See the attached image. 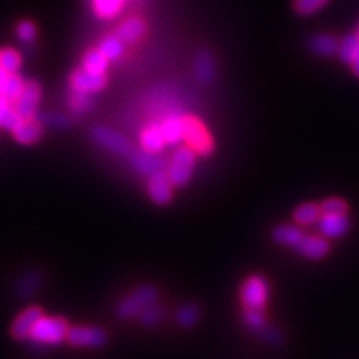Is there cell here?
<instances>
[{
  "mask_svg": "<svg viewBox=\"0 0 359 359\" xmlns=\"http://www.w3.org/2000/svg\"><path fill=\"white\" fill-rule=\"evenodd\" d=\"M356 35H358V36H359V27H358V33H356Z\"/></svg>",
  "mask_w": 359,
  "mask_h": 359,
  "instance_id": "obj_42",
  "label": "cell"
},
{
  "mask_svg": "<svg viewBox=\"0 0 359 359\" xmlns=\"http://www.w3.org/2000/svg\"><path fill=\"white\" fill-rule=\"evenodd\" d=\"M261 335L265 339V341H268L269 344H278L280 340H282V334H280L276 328H271V327H266Z\"/></svg>",
  "mask_w": 359,
  "mask_h": 359,
  "instance_id": "obj_39",
  "label": "cell"
},
{
  "mask_svg": "<svg viewBox=\"0 0 359 359\" xmlns=\"http://www.w3.org/2000/svg\"><path fill=\"white\" fill-rule=\"evenodd\" d=\"M130 163L135 171L145 177H151L156 172L166 171L168 161L159 153H149V151H133L130 156Z\"/></svg>",
  "mask_w": 359,
  "mask_h": 359,
  "instance_id": "obj_8",
  "label": "cell"
},
{
  "mask_svg": "<svg viewBox=\"0 0 359 359\" xmlns=\"http://www.w3.org/2000/svg\"><path fill=\"white\" fill-rule=\"evenodd\" d=\"M69 330L71 327L65 319L57 316H45L43 314L30 332L27 341L38 347L57 346L62 341L67 340Z\"/></svg>",
  "mask_w": 359,
  "mask_h": 359,
  "instance_id": "obj_2",
  "label": "cell"
},
{
  "mask_svg": "<svg viewBox=\"0 0 359 359\" xmlns=\"http://www.w3.org/2000/svg\"><path fill=\"white\" fill-rule=\"evenodd\" d=\"M41 125H47L55 129H66L71 125L69 117H66L65 114H60V112H43V114L35 117Z\"/></svg>",
  "mask_w": 359,
  "mask_h": 359,
  "instance_id": "obj_35",
  "label": "cell"
},
{
  "mask_svg": "<svg viewBox=\"0 0 359 359\" xmlns=\"http://www.w3.org/2000/svg\"><path fill=\"white\" fill-rule=\"evenodd\" d=\"M306 237V232L298 224H280L273 231V240L285 247H290L292 250Z\"/></svg>",
  "mask_w": 359,
  "mask_h": 359,
  "instance_id": "obj_16",
  "label": "cell"
},
{
  "mask_svg": "<svg viewBox=\"0 0 359 359\" xmlns=\"http://www.w3.org/2000/svg\"><path fill=\"white\" fill-rule=\"evenodd\" d=\"M43 316V311L39 307H29L22 310L11 327V332H13L14 339L17 340H27L30 332L35 328L38 320Z\"/></svg>",
  "mask_w": 359,
  "mask_h": 359,
  "instance_id": "obj_14",
  "label": "cell"
},
{
  "mask_svg": "<svg viewBox=\"0 0 359 359\" xmlns=\"http://www.w3.org/2000/svg\"><path fill=\"white\" fill-rule=\"evenodd\" d=\"M17 36L21 42L30 43V42L35 41V38H36V29L30 21H22V22H20L18 27H17Z\"/></svg>",
  "mask_w": 359,
  "mask_h": 359,
  "instance_id": "obj_38",
  "label": "cell"
},
{
  "mask_svg": "<svg viewBox=\"0 0 359 359\" xmlns=\"http://www.w3.org/2000/svg\"><path fill=\"white\" fill-rule=\"evenodd\" d=\"M322 216L320 205L314 204V202H306L294 211V222L301 228L311 226V224L318 223Z\"/></svg>",
  "mask_w": 359,
  "mask_h": 359,
  "instance_id": "obj_21",
  "label": "cell"
},
{
  "mask_svg": "<svg viewBox=\"0 0 359 359\" xmlns=\"http://www.w3.org/2000/svg\"><path fill=\"white\" fill-rule=\"evenodd\" d=\"M69 108L76 116L86 114V112L92 108V96L87 93L74 92L72 90V95L69 97Z\"/></svg>",
  "mask_w": 359,
  "mask_h": 359,
  "instance_id": "obj_32",
  "label": "cell"
},
{
  "mask_svg": "<svg viewBox=\"0 0 359 359\" xmlns=\"http://www.w3.org/2000/svg\"><path fill=\"white\" fill-rule=\"evenodd\" d=\"M26 87V81L18 74H9L5 87L2 90V96H5L11 104H15L17 99L21 96L22 90Z\"/></svg>",
  "mask_w": 359,
  "mask_h": 359,
  "instance_id": "obj_28",
  "label": "cell"
},
{
  "mask_svg": "<svg viewBox=\"0 0 359 359\" xmlns=\"http://www.w3.org/2000/svg\"><path fill=\"white\" fill-rule=\"evenodd\" d=\"M97 50L102 53L109 62L118 60L123 55V51H125V42H123L117 35H111L100 41Z\"/></svg>",
  "mask_w": 359,
  "mask_h": 359,
  "instance_id": "obj_25",
  "label": "cell"
},
{
  "mask_svg": "<svg viewBox=\"0 0 359 359\" xmlns=\"http://www.w3.org/2000/svg\"><path fill=\"white\" fill-rule=\"evenodd\" d=\"M108 63L109 60L99 50L87 51L83 59L84 69L96 75H105L108 69Z\"/></svg>",
  "mask_w": 359,
  "mask_h": 359,
  "instance_id": "obj_24",
  "label": "cell"
},
{
  "mask_svg": "<svg viewBox=\"0 0 359 359\" xmlns=\"http://www.w3.org/2000/svg\"><path fill=\"white\" fill-rule=\"evenodd\" d=\"M295 253L301 255L302 257L310 261H319L323 259L325 256L330 253V243L323 237L318 235H307L301 240V243L294 249Z\"/></svg>",
  "mask_w": 359,
  "mask_h": 359,
  "instance_id": "obj_13",
  "label": "cell"
},
{
  "mask_svg": "<svg viewBox=\"0 0 359 359\" xmlns=\"http://www.w3.org/2000/svg\"><path fill=\"white\" fill-rule=\"evenodd\" d=\"M183 118L184 116L178 114V112H174V114L166 116L161 123L168 145H177L183 141V130H184Z\"/></svg>",
  "mask_w": 359,
  "mask_h": 359,
  "instance_id": "obj_17",
  "label": "cell"
},
{
  "mask_svg": "<svg viewBox=\"0 0 359 359\" xmlns=\"http://www.w3.org/2000/svg\"><path fill=\"white\" fill-rule=\"evenodd\" d=\"M195 161L196 153L190 147H187V145L180 147L171 159L168 161L166 172L170 175L171 182L175 187H183L190 182L195 170Z\"/></svg>",
  "mask_w": 359,
  "mask_h": 359,
  "instance_id": "obj_3",
  "label": "cell"
},
{
  "mask_svg": "<svg viewBox=\"0 0 359 359\" xmlns=\"http://www.w3.org/2000/svg\"><path fill=\"white\" fill-rule=\"evenodd\" d=\"M322 215H347L349 207L340 198H330L320 204Z\"/></svg>",
  "mask_w": 359,
  "mask_h": 359,
  "instance_id": "obj_37",
  "label": "cell"
},
{
  "mask_svg": "<svg viewBox=\"0 0 359 359\" xmlns=\"http://www.w3.org/2000/svg\"><path fill=\"white\" fill-rule=\"evenodd\" d=\"M177 323L180 325L182 328L190 330L194 328L195 325L199 322L201 318V310L198 306L192 304V302H187V304L182 306L177 311Z\"/></svg>",
  "mask_w": 359,
  "mask_h": 359,
  "instance_id": "obj_27",
  "label": "cell"
},
{
  "mask_svg": "<svg viewBox=\"0 0 359 359\" xmlns=\"http://www.w3.org/2000/svg\"><path fill=\"white\" fill-rule=\"evenodd\" d=\"M8 72L4 69L2 66H0V95H2V90H4V87H5V83H6V80H8Z\"/></svg>",
  "mask_w": 359,
  "mask_h": 359,
  "instance_id": "obj_40",
  "label": "cell"
},
{
  "mask_svg": "<svg viewBox=\"0 0 359 359\" xmlns=\"http://www.w3.org/2000/svg\"><path fill=\"white\" fill-rule=\"evenodd\" d=\"M352 69H353L355 75H356V76H359V57L352 63Z\"/></svg>",
  "mask_w": 359,
  "mask_h": 359,
  "instance_id": "obj_41",
  "label": "cell"
},
{
  "mask_svg": "<svg viewBox=\"0 0 359 359\" xmlns=\"http://www.w3.org/2000/svg\"><path fill=\"white\" fill-rule=\"evenodd\" d=\"M22 121L15 108L11 107L9 100L0 95V126L6 130L14 132L17 126Z\"/></svg>",
  "mask_w": 359,
  "mask_h": 359,
  "instance_id": "obj_22",
  "label": "cell"
},
{
  "mask_svg": "<svg viewBox=\"0 0 359 359\" xmlns=\"http://www.w3.org/2000/svg\"><path fill=\"white\" fill-rule=\"evenodd\" d=\"M165 314H166V313H165V309H163L162 306L154 304V306H151L150 309L145 310L138 319H140V322L144 325V327L153 328V327H156V325H159L161 322H163Z\"/></svg>",
  "mask_w": 359,
  "mask_h": 359,
  "instance_id": "obj_33",
  "label": "cell"
},
{
  "mask_svg": "<svg viewBox=\"0 0 359 359\" xmlns=\"http://www.w3.org/2000/svg\"><path fill=\"white\" fill-rule=\"evenodd\" d=\"M174 184L171 182L170 175L166 171L156 172L147 180V192L151 201L157 205H166L170 204L172 199Z\"/></svg>",
  "mask_w": 359,
  "mask_h": 359,
  "instance_id": "obj_10",
  "label": "cell"
},
{
  "mask_svg": "<svg viewBox=\"0 0 359 359\" xmlns=\"http://www.w3.org/2000/svg\"><path fill=\"white\" fill-rule=\"evenodd\" d=\"M195 75L201 83H210L215 80V59L208 51H199L195 57Z\"/></svg>",
  "mask_w": 359,
  "mask_h": 359,
  "instance_id": "obj_20",
  "label": "cell"
},
{
  "mask_svg": "<svg viewBox=\"0 0 359 359\" xmlns=\"http://www.w3.org/2000/svg\"><path fill=\"white\" fill-rule=\"evenodd\" d=\"M339 55L340 59L352 65L359 57V36L358 35H347L339 43Z\"/></svg>",
  "mask_w": 359,
  "mask_h": 359,
  "instance_id": "obj_26",
  "label": "cell"
},
{
  "mask_svg": "<svg viewBox=\"0 0 359 359\" xmlns=\"http://www.w3.org/2000/svg\"><path fill=\"white\" fill-rule=\"evenodd\" d=\"M126 0H93V8L100 18H114Z\"/></svg>",
  "mask_w": 359,
  "mask_h": 359,
  "instance_id": "obj_30",
  "label": "cell"
},
{
  "mask_svg": "<svg viewBox=\"0 0 359 359\" xmlns=\"http://www.w3.org/2000/svg\"><path fill=\"white\" fill-rule=\"evenodd\" d=\"M140 144L144 151L161 153L166 145L161 123H151V125L145 126L140 135Z\"/></svg>",
  "mask_w": 359,
  "mask_h": 359,
  "instance_id": "obj_15",
  "label": "cell"
},
{
  "mask_svg": "<svg viewBox=\"0 0 359 359\" xmlns=\"http://www.w3.org/2000/svg\"><path fill=\"white\" fill-rule=\"evenodd\" d=\"M319 232L328 240H339L349 232L351 220L347 215H322L319 222Z\"/></svg>",
  "mask_w": 359,
  "mask_h": 359,
  "instance_id": "obj_12",
  "label": "cell"
},
{
  "mask_svg": "<svg viewBox=\"0 0 359 359\" xmlns=\"http://www.w3.org/2000/svg\"><path fill=\"white\" fill-rule=\"evenodd\" d=\"M67 343L75 347H87V349H97L107 343V332L92 325H76L71 327L67 334Z\"/></svg>",
  "mask_w": 359,
  "mask_h": 359,
  "instance_id": "obj_7",
  "label": "cell"
},
{
  "mask_svg": "<svg viewBox=\"0 0 359 359\" xmlns=\"http://www.w3.org/2000/svg\"><path fill=\"white\" fill-rule=\"evenodd\" d=\"M41 96H42V90L36 81L26 83V87L22 90L21 96L14 104L15 111L18 112L22 120H30L36 117V109L41 102Z\"/></svg>",
  "mask_w": 359,
  "mask_h": 359,
  "instance_id": "obj_9",
  "label": "cell"
},
{
  "mask_svg": "<svg viewBox=\"0 0 359 359\" xmlns=\"http://www.w3.org/2000/svg\"><path fill=\"white\" fill-rule=\"evenodd\" d=\"M244 309L265 310L269 299V285L261 276H250L244 280L240 292Z\"/></svg>",
  "mask_w": 359,
  "mask_h": 359,
  "instance_id": "obj_4",
  "label": "cell"
},
{
  "mask_svg": "<svg viewBox=\"0 0 359 359\" xmlns=\"http://www.w3.org/2000/svg\"><path fill=\"white\" fill-rule=\"evenodd\" d=\"M144 32L145 25L140 18H129L121 22L116 35L125 43H135L144 36Z\"/></svg>",
  "mask_w": 359,
  "mask_h": 359,
  "instance_id": "obj_19",
  "label": "cell"
},
{
  "mask_svg": "<svg viewBox=\"0 0 359 359\" xmlns=\"http://www.w3.org/2000/svg\"><path fill=\"white\" fill-rule=\"evenodd\" d=\"M183 126V141L187 144V147L192 149L196 154H210L212 150V141L204 125L192 116H184Z\"/></svg>",
  "mask_w": 359,
  "mask_h": 359,
  "instance_id": "obj_6",
  "label": "cell"
},
{
  "mask_svg": "<svg viewBox=\"0 0 359 359\" xmlns=\"http://www.w3.org/2000/svg\"><path fill=\"white\" fill-rule=\"evenodd\" d=\"M107 86V76L105 75H96L86 71L84 67L78 69L71 76V87L74 92L93 95L97 93Z\"/></svg>",
  "mask_w": 359,
  "mask_h": 359,
  "instance_id": "obj_11",
  "label": "cell"
},
{
  "mask_svg": "<svg viewBox=\"0 0 359 359\" xmlns=\"http://www.w3.org/2000/svg\"><path fill=\"white\" fill-rule=\"evenodd\" d=\"M13 133L21 144H35L42 137V125L36 118L22 120Z\"/></svg>",
  "mask_w": 359,
  "mask_h": 359,
  "instance_id": "obj_18",
  "label": "cell"
},
{
  "mask_svg": "<svg viewBox=\"0 0 359 359\" xmlns=\"http://www.w3.org/2000/svg\"><path fill=\"white\" fill-rule=\"evenodd\" d=\"M90 137H92V140L99 145V147L118 156L130 157L135 151L130 141L125 135H121L120 132L107 126H93L92 130H90Z\"/></svg>",
  "mask_w": 359,
  "mask_h": 359,
  "instance_id": "obj_5",
  "label": "cell"
},
{
  "mask_svg": "<svg viewBox=\"0 0 359 359\" xmlns=\"http://www.w3.org/2000/svg\"><path fill=\"white\" fill-rule=\"evenodd\" d=\"M157 298H159V292H157L154 286H140L129 292L126 297H123L118 301V304L116 307V314L125 320L132 318H140L145 310L157 304Z\"/></svg>",
  "mask_w": 359,
  "mask_h": 359,
  "instance_id": "obj_1",
  "label": "cell"
},
{
  "mask_svg": "<svg viewBox=\"0 0 359 359\" xmlns=\"http://www.w3.org/2000/svg\"><path fill=\"white\" fill-rule=\"evenodd\" d=\"M243 320L245 323V327L261 334L268 325H266V318L264 314V310H250V309H244L243 313Z\"/></svg>",
  "mask_w": 359,
  "mask_h": 359,
  "instance_id": "obj_31",
  "label": "cell"
},
{
  "mask_svg": "<svg viewBox=\"0 0 359 359\" xmlns=\"http://www.w3.org/2000/svg\"><path fill=\"white\" fill-rule=\"evenodd\" d=\"M311 50L319 55H332L339 53V42L330 35H318L310 42Z\"/></svg>",
  "mask_w": 359,
  "mask_h": 359,
  "instance_id": "obj_29",
  "label": "cell"
},
{
  "mask_svg": "<svg viewBox=\"0 0 359 359\" xmlns=\"http://www.w3.org/2000/svg\"><path fill=\"white\" fill-rule=\"evenodd\" d=\"M328 0H294V8L301 15H311L327 5Z\"/></svg>",
  "mask_w": 359,
  "mask_h": 359,
  "instance_id": "obj_36",
  "label": "cell"
},
{
  "mask_svg": "<svg viewBox=\"0 0 359 359\" xmlns=\"http://www.w3.org/2000/svg\"><path fill=\"white\" fill-rule=\"evenodd\" d=\"M43 277L39 271H30L20 278L17 285V292L20 298H29L36 294V290L41 287Z\"/></svg>",
  "mask_w": 359,
  "mask_h": 359,
  "instance_id": "obj_23",
  "label": "cell"
},
{
  "mask_svg": "<svg viewBox=\"0 0 359 359\" xmlns=\"http://www.w3.org/2000/svg\"><path fill=\"white\" fill-rule=\"evenodd\" d=\"M0 66H2L8 74H17L21 67L20 54L11 48L2 50L0 51Z\"/></svg>",
  "mask_w": 359,
  "mask_h": 359,
  "instance_id": "obj_34",
  "label": "cell"
}]
</instances>
